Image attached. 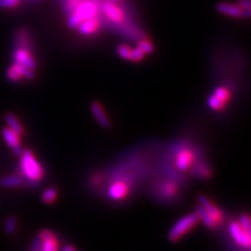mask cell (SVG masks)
I'll return each mask as SVG.
<instances>
[{
    "mask_svg": "<svg viewBox=\"0 0 251 251\" xmlns=\"http://www.w3.org/2000/svg\"><path fill=\"white\" fill-rule=\"evenodd\" d=\"M62 251H76V249H75V247L71 246V245H67V246L64 247V249Z\"/></svg>",
    "mask_w": 251,
    "mask_h": 251,
    "instance_id": "obj_34",
    "label": "cell"
},
{
    "mask_svg": "<svg viewBox=\"0 0 251 251\" xmlns=\"http://www.w3.org/2000/svg\"><path fill=\"white\" fill-rule=\"evenodd\" d=\"M212 94L215 95L217 99H219L225 105H226V103L230 101V92L225 87H218V88H216V89L213 90Z\"/></svg>",
    "mask_w": 251,
    "mask_h": 251,
    "instance_id": "obj_20",
    "label": "cell"
},
{
    "mask_svg": "<svg viewBox=\"0 0 251 251\" xmlns=\"http://www.w3.org/2000/svg\"><path fill=\"white\" fill-rule=\"evenodd\" d=\"M0 184H1L3 188H18L22 184V178L16 175L5 176L1 180H0Z\"/></svg>",
    "mask_w": 251,
    "mask_h": 251,
    "instance_id": "obj_17",
    "label": "cell"
},
{
    "mask_svg": "<svg viewBox=\"0 0 251 251\" xmlns=\"http://www.w3.org/2000/svg\"><path fill=\"white\" fill-rule=\"evenodd\" d=\"M20 156V167L22 174L28 181L39 182L43 178L44 171L33 152L31 150H23Z\"/></svg>",
    "mask_w": 251,
    "mask_h": 251,
    "instance_id": "obj_1",
    "label": "cell"
},
{
    "mask_svg": "<svg viewBox=\"0 0 251 251\" xmlns=\"http://www.w3.org/2000/svg\"><path fill=\"white\" fill-rule=\"evenodd\" d=\"M80 3V0H67V4H66V10L68 13H71L76 10L77 5Z\"/></svg>",
    "mask_w": 251,
    "mask_h": 251,
    "instance_id": "obj_32",
    "label": "cell"
},
{
    "mask_svg": "<svg viewBox=\"0 0 251 251\" xmlns=\"http://www.w3.org/2000/svg\"><path fill=\"white\" fill-rule=\"evenodd\" d=\"M129 188L127 183L123 181H117L110 186L108 188V197L114 201H120L128 195Z\"/></svg>",
    "mask_w": 251,
    "mask_h": 251,
    "instance_id": "obj_10",
    "label": "cell"
},
{
    "mask_svg": "<svg viewBox=\"0 0 251 251\" xmlns=\"http://www.w3.org/2000/svg\"><path fill=\"white\" fill-rule=\"evenodd\" d=\"M238 4L244 10L246 13L250 14V10H251V2L250 0H239Z\"/></svg>",
    "mask_w": 251,
    "mask_h": 251,
    "instance_id": "obj_33",
    "label": "cell"
},
{
    "mask_svg": "<svg viewBox=\"0 0 251 251\" xmlns=\"http://www.w3.org/2000/svg\"><path fill=\"white\" fill-rule=\"evenodd\" d=\"M199 222H200V220H199V217L196 212L182 217L177 221L171 228V230H169L168 240L171 242L179 241L187 233L193 230Z\"/></svg>",
    "mask_w": 251,
    "mask_h": 251,
    "instance_id": "obj_2",
    "label": "cell"
},
{
    "mask_svg": "<svg viewBox=\"0 0 251 251\" xmlns=\"http://www.w3.org/2000/svg\"><path fill=\"white\" fill-rule=\"evenodd\" d=\"M103 11L106 14V16L115 23H121L125 19L124 11L114 2L106 1L103 3Z\"/></svg>",
    "mask_w": 251,
    "mask_h": 251,
    "instance_id": "obj_7",
    "label": "cell"
},
{
    "mask_svg": "<svg viewBox=\"0 0 251 251\" xmlns=\"http://www.w3.org/2000/svg\"><path fill=\"white\" fill-rule=\"evenodd\" d=\"M216 10L220 14L232 18H250V14L246 13L239 4L230 2H220L216 5Z\"/></svg>",
    "mask_w": 251,
    "mask_h": 251,
    "instance_id": "obj_4",
    "label": "cell"
},
{
    "mask_svg": "<svg viewBox=\"0 0 251 251\" xmlns=\"http://www.w3.org/2000/svg\"><path fill=\"white\" fill-rule=\"evenodd\" d=\"M82 21L83 20L78 16V14L75 11H73V12L69 13V17H68V20H67V25L70 29H77Z\"/></svg>",
    "mask_w": 251,
    "mask_h": 251,
    "instance_id": "obj_24",
    "label": "cell"
},
{
    "mask_svg": "<svg viewBox=\"0 0 251 251\" xmlns=\"http://www.w3.org/2000/svg\"><path fill=\"white\" fill-rule=\"evenodd\" d=\"M19 4V0H0V7H15Z\"/></svg>",
    "mask_w": 251,
    "mask_h": 251,
    "instance_id": "obj_31",
    "label": "cell"
},
{
    "mask_svg": "<svg viewBox=\"0 0 251 251\" xmlns=\"http://www.w3.org/2000/svg\"><path fill=\"white\" fill-rule=\"evenodd\" d=\"M109 1H111V2H114V3H116V2H119L120 0H109Z\"/></svg>",
    "mask_w": 251,
    "mask_h": 251,
    "instance_id": "obj_35",
    "label": "cell"
},
{
    "mask_svg": "<svg viewBox=\"0 0 251 251\" xmlns=\"http://www.w3.org/2000/svg\"><path fill=\"white\" fill-rule=\"evenodd\" d=\"M43 238V245L41 251H58V241L56 235L50 230H43L40 232Z\"/></svg>",
    "mask_w": 251,
    "mask_h": 251,
    "instance_id": "obj_13",
    "label": "cell"
},
{
    "mask_svg": "<svg viewBox=\"0 0 251 251\" xmlns=\"http://www.w3.org/2000/svg\"><path fill=\"white\" fill-rule=\"evenodd\" d=\"M14 66L17 68V70L19 71L20 76H21L22 78H25V79H27V80H33V79L35 78V73H34V70H33V69H29V68H27V67H24V66L20 65V64L17 63V62L14 63Z\"/></svg>",
    "mask_w": 251,
    "mask_h": 251,
    "instance_id": "obj_21",
    "label": "cell"
},
{
    "mask_svg": "<svg viewBox=\"0 0 251 251\" xmlns=\"http://www.w3.org/2000/svg\"><path fill=\"white\" fill-rule=\"evenodd\" d=\"M14 58H15V62H17L20 65L24 66V67H27L33 70L36 68L37 64H36L35 59L33 58L31 51L26 48L17 47V49L15 50V53H14Z\"/></svg>",
    "mask_w": 251,
    "mask_h": 251,
    "instance_id": "obj_6",
    "label": "cell"
},
{
    "mask_svg": "<svg viewBox=\"0 0 251 251\" xmlns=\"http://www.w3.org/2000/svg\"><path fill=\"white\" fill-rule=\"evenodd\" d=\"M117 54H119V56L122 59H124V60L129 61L131 55V47L127 45V44H120V45L117 46Z\"/></svg>",
    "mask_w": 251,
    "mask_h": 251,
    "instance_id": "obj_25",
    "label": "cell"
},
{
    "mask_svg": "<svg viewBox=\"0 0 251 251\" xmlns=\"http://www.w3.org/2000/svg\"><path fill=\"white\" fill-rule=\"evenodd\" d=\"M6 76H7V78H9V80L13 81V82H17V81H20L22 79L19 71L17 70L16 67H15L14 64L11 66L9 69H7Z\"/></svg>",
    "mask_w": 251,
    "mask_h": 251,
    "instance_id": "obj_28",
    "label": "cell"
},
{
    "mask_svg": "<svg viewBox=\"0 0 251 251\" xmlns=\"http://www.w3.org/2000/svg\"><path fill=\"white\" fill-rule=\"evenodd\" d=\"M90 110L91 113L94 115L95 120L102 126L103 128L109 129L110 126H111V122H110L109 117L105 111L104 107L101 104V103L94 101L90 104Z\"/></svg>",
    "mask_w": 251,
    "mask_h": 251,
    "instance_id": "obj_8",
    "label": "cell"
},
{
    "mask_svg": "<svg viewBox=\"0 0 251 251\" xmlns=\"http://www.w3.org/2000/svg\"><path fill=\"white\" fill-rule=\"evenodd\" d=\"M75 12L78 14V16L81 19L85 20V19L97 16L99 12V7L92 1H83V2H80L77 5Z\"/></svg>",
    "mask_w": 251,
    "mask_h": 251,
    "instance_id": "obj_9",
    "label": "cell"
},
{
    "mask_svg": "<svg viewBox=\"0 0 251 251\" xmlns=\"http://www.w3.org/2000/svg\"><path fill=\"white\" fill-rule=\"evenodd\" d=\"M145 53L140 49L139 47H135V48H131V55H130V60L131 62H140L143 61L145 59Z\"/></svg>",
    "mask_w": 251,
    "mask_h": 251,
    "instance_id": "obj_26",
    "label": "cell"
},
{
    "mask_svg": "<svg viewBox=\"0 0 251 251\" xmlns=\"http://www.w3.org/2000/svg\"><path fill=\"white\" fill-rule=\"evenodd\" d=\"M4 121H5L7 128L13 130L15 133H17L19 136L24 134V129H23V127H22L21 123L18 121L16 115H14L13 113H7V114H5Z\"/></svg>",
    "mask_w": 251,
    "mask_h": 251,
    "instance_id": "obj_14",
    "label": "cell"
},
{
    "mask_svg": "<svg viewBox=\"0 0 251 251\" xmlns=\"http://www.w3.org/2000/svg\"><path fill=\"white\" fill-rule=\"evenodd\" d=\"M193 160H194L193 153L188 150H181L178 153V155H177L175 165L179 171L184 172L189 168L191 164H193Z\"/></svg>",
    "mask_w": 251,
    "mask_h": 251,
    "instance_id": "obj_12",
    "label": "cell"
},
{
    "mask_svg": "<svg viewBox=\"0 0 251 251\" xmlns=\"http://www.w3.org/2000/svg\"><path fill=\"white\" fill-rule=\"evenodd\" d=\"M16 228H17V221L14 217H9L5 220L4 230L6 233L13 234L15 231H16Z\"/></svg>",
    "mask_w": 251,
    "mask_h": 251,
    "instance_id": "obj_27",
    "label": "cell"
},
{
    "mask_svg": "<svg viewBox=\"0 0 251 251\" xmlns=\"http://www.w3.org/2000/svg\"><path fill=\"white\" fill-rule=\"evenodd\" d=\"M228 230H230V237L232 240L237 243V244L243 248H249L251 244V238L250 233L247 232L244 228H243L239 222L233 221L228 226Z\"/></svg>",
    "mask_w": 251,
    "mask_h": 251,
    "instance_id": "obj_3",
    "label": "cell"
},
{
    "mask_svg": "<svg viewBox=\"0 0 251 251\" xmlns=\"http://www.w3.org/2000/svg\"><path fill=\"white\" fill-rule=\"evenodd\" d=\"M16 43H17V47L26 48L28 50L31 48V39H29V36L24 29H20V31L17 33Z\"/></svg>",
    "mask_w": 251,
    "mask_h": 251,
    "instance_id": "obj_18",
    "label": "cell"
},
{
    "mask_svg": "<svg viewBox=\"0 0 251 251\" xmlns=\"http://www.w3.org/2000/svg\"><path fill=\"white\" fill-rule=\"evenodd\" d=\"M208 105L209 108L215 110V111H220V110H222L225 107V104H223V103L219 99H217L213 94H211L208 99Z\"/></svg>",
    "mask_w": 251,
    "mask_h": 251,
    "instance_id": "obj_23",
    "label": "cell"
},
{
    "mask_svg": "<svg viewBox=\"0 0 251 251\" xmlns=\"http://www.w3.org/2000/svg\"><path fill=\"white\" fill-rule=\"evenodd\" d=\"M239 223L247 232L250 233V218L248 215H242L240 217Z\"/></svg>",
    "mask_w": 251,
    "mask_h": 251,
    "instance_id": "obj_30",
    "label": "cell"
},
{
    "mask_svg": "<svg viewBox=\"0 0 251 251\" xmlns=\"http://www.w3.org/2000/svg\"><path fill=\"white\" fill-rule=\"evenodd\" d=\"M100 28V19L95 16L92 18H88L81 22L78 26V31L83 36H91L97 33Z\"/></svg>",
    "mask_w": 251,
    "mask_h": 251,
    "instance_id": "obj_11",
    "label": "cell"
},
{
    "mask_svg": "<svg viewBox=\"0 0 251 251\" xmlns=\"http://www.w3.org/2000/svg\"><path fill=\"white\" fill-rule=\"evenodd\" d=\"M196 213H197L198 217H199V220L202 221L203 224H204L206 227L210 228V230H212V228L216 227V223L213 222V220L210 218V216L209 215V212L206 211V210L202 208L201 205L197 206Z\"/></svg>",
    "mask_w": 251,
    "mask_h": 251,
    "instance_id": "obj_16",
    "label": "cell"
},
{
    "mask_svg": "<svg viewBox=\"0 0 251 251\" xmlns=\"http://www.w3.org/2000/svg\"><path fill=\"white\" fill-rule=\"evenodd\" d=\"M137 47H139L140 49H142L144 53H145V55H151V54H153L154 53V49H155L153 43L150 40H147V39L140 40L138 42V44H137Z\"/></svg>",
    "mask_w": 251,
    "mask_h": 251,
    "instance_id": "obj_22",
    "label": "cell"
},
{
    "mask_svg": "<svg viewBox=\"0 0 251 251\" xmlns=\"http://www.w3.org/2000/svg\"><path fill=\"white\" fill-rule=\"evenodd\" d=\"M42 245H43V238L41 233H39L34 238L33 244H32V251H41Z\"/></svg>",
    "mask_w": 251,
    "mask_h": 251,
    "instance_id": "obj_29",
    "label": "cell"
},
{
    "mask_svg": "<svg viewBox=\"0 0 251 251\" xmlns=\"http://www.w3.org/2000/svg\"><path fill=\"white\" fill-rule=\"evenodd\" d=\"M2 136H3V139L5 140L6 145L11 146L12 149H14V147H16L18 146H21L19 135L17 134V133H15L13 130H11L9 128H3Z\"/></svg>",
    "mask_w": 251,
    "mask_h": 251,
    "instance_id": "obj_15",
    "label": "cell"
},
{
    "mask_svg": "<svg viewBox=\"0 0 251 251\" xmlns=\"http://www.w3.org/2000/svg\"><path fill=\"white\" fill-rule=\"evenodd\" d=\"M58 198V190L55 188H48L43 191L42 201L46 204L54 203Z\"/></svg>",
    "mask_w": 251,
    "mask_h": 251,
    "instance_id": "obj_19",
    "label": "cell"
},
{
    "mask_svg": "<svg viewBox=\"0 0 251 251\" xmlns=\"http://www.w3.org/2000/svg\"><path fill=\"white\" fill-rule=\"evenodd\" d=\"M198 200L202 208L209 212V215L210 218L213 220V222L217 224H220L223 221V212L221 211V209L218 206L210 201L208 197H205L204 195H199Z\"/></svg>",
    "mask_w": 251,
    "mask_h": 251,
    "instance_id": "obj_5",
    "label": "cell"
}]
</instances>
